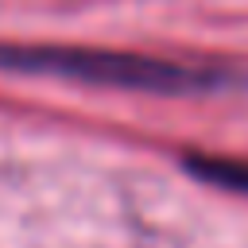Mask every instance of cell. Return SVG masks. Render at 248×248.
Segmentation results:
<instances>
[{
    "mask_svg": "<svg viewBox=\"0 0 248 248\" xmlns=\"http://www.w3.org/2000/svg\"><path fill=\"white\" fill-rule=\"evenodd\" d=\"M0 70L19 74H50L66 81L132 89V93H213L240 85V74L209 62H178L159 54L132 50H101V46H58V43H0Z\"/></svg>",
    "mask_w": 248,
    "mask_h": 248,
    "instance_id": "obj_1",
    "label": "cell"
}]
</instances>
